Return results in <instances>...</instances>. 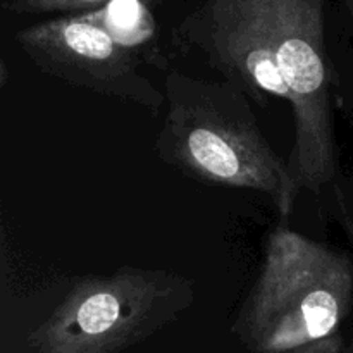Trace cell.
I'll use <instances>...</instances> for the list:
<instances>
[{
	"label": "cell",
	"mask_w": 353,
	"mask_h": 353,
	"mask_svg": "<svg viewBox=\"0 0 353 353\" xmlns=\"http://www.w3.org/2000/svg\"><path fill=\"white\" fill-rule=\"evenodd\" d=\"M85 16L130 48L154 34V19L141 0H110L102 9Z\"/></svg>",
	"instance_id": "obj_6"
},
{
	"label": "cell",
	"mask_w": 353,
	"mask_h": 353,
	"mask_svg": "<svg viewBox=\"0 0 353 353\" xmlns=\"http://www.w3.org/2000/svg\"><path fill=\"white\" fill-rule=\"evenodd\" d=\"M347 2V7H348V12H350L352 19H353V0H345Z\"/></svg>",
	"instance_id": "obj_8"
},
{
	"label": "cell",
	"mask_w": 353,
	"mask_h": 353,
	"mask_svg": "<svg viewBox=\"0 0 353 353\" xmlns=\"http://www.w3.org/2000/svg\"><path fill=\"white\" fill-rule=\"evenodd\" d=\"M195 303L192 279L124 265L72 285L57 309L30 334L38 353H119L178 319Z\"/></svg>",
	"instance_id": "obj_3"
},
{
	"label": "cell",
	"mask_w": 353,
	"mask_h": 353,
	"mask_svg": "<svg viewBox=\"0 0 353 353\" xmlns=\"http://www.w3.org/2000/svg\"><path fill=\"white\" fill-rule=\"evenodd\" d=\"M164 95L168 112L155 141L162 161L202 183L261 193L283 219L292 216L302 188L243 92L224 79L169 71Z\"/></svg>",
	"instance_id": "obj_1"
},
{
	"label": "cell",
	"mask_w": 353,
	"mask_h": 353,
	"mask_svg": "<svg viewBox=\"0 0 353 353\" xmlns=\"http://www.w3.org/2000/svg\"><path fill=\"white\" fill-rule=\"evenodd\" d=\"M16 41L37 69L68 85L148 110L165 105L164 92L143 74L133 48L114 40L85 14L28 26Z\"/></svg>",
	"instance_id": "obj_5"
},
{
	"label": "cell",
	"mask_w": 353,
	"mask_h": 353,
	"mask_svg": "<svg viewBox=\"0 0 353 353\" xmlns=\"http://www.w3.org/2000/svg\"><path fill=\"white\" fill-rule=\"evenodd\" d=\"M290 93L295 123L290 168L319 193L336 178L333 78L324 45V0H252Z\"/></svg>",
	"instance_id": "obj_4"
},
{
	"label": "cell",
	"mask_w": 353,
	"mask_h": 353,
	"mask_svg": "<svg viewBox=\"0 0 353 353\" xmlns=\"http://www.w3.org/2000/svg\"><path fill=\"white\" fill-rule=\"evenodd\" d=\"M109 2L110 0H3V9L12 14L71 12Z\"/></svg>",
	"instance_id": "obj_7"
},
{
	"label": "cell",
	"mask_w": 353,
	"mask_h": 353,
	"mask_svg": "<svg viewBox=\"0 0 353 353\" xmlns=\"http://www.w3.org/2000/svg\"><path fill=\"white\" fill-rule=\"evenodd\" d=\"M352 300V259L278 226L233 331L255 353H336Z\"/></svg>",
	"instance_id": "obj_2"
}]
</instances>
